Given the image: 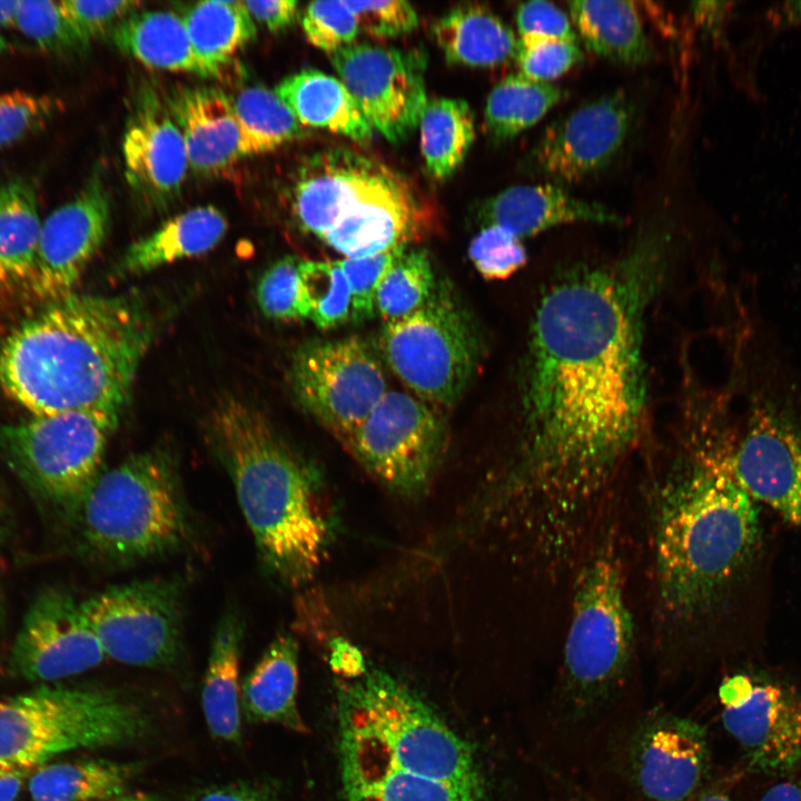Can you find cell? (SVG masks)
Masks as SVG:
<instances>
[{
  "mask_svg": "<svg viewBox=\"0 0 801 801\" xmlns=\"http://www.w3.org/2000/svg\"><path fill=\"white\" fill-rule=\"evenodd\" d=\"M666 243L649 233L613 265L566 273L538 301L523 396V474L552 512L570 513L599 494L640 437L643 324Z\"/></svg>",
  "mask_w": 801,
  "mask_h": 801,
  "instance_id": "obj_1",
  "label": "cell"
},
{
  "mask_svg": "<svg viewBox=\"0 0 801 801\" xmlns=\"http://www.w3.org/2000/svg\"><path fill=\"white\" fill-rule=\"evenodd\" d=\"M154 336L134 295L71 294L19 324L0 345V386L32 415L120 413Z\"/></svg>",
  "mask_w": 801,
  "mask_h": 801,
  "instance_id": "obj_2",
  "label": "cell"
},
{
  "mask_svg": "<svg viewBox=\"0 0 801 801\" xmlns=\"http://www.w3.org/2000/svg\"><path fill=\"white\" fill-rule=\"evenodd\" d=\"M337 712L344 801H488L473 748L397 678L343 682Z\"/></svg>",
  "mask_w": 801,
  "mask_h": 801,
  "instance_id": "obj_3",
  "label": "cell"
},
{
  "mask_svg": "<svg viewBox=\"0 0 801 801\" xmlns=\"http://www.w3.org/2000/svg\"><path fill=\"white\" fill-rule=\"evenodd\" d=\"M209 428L261 562L286 585L308 583L330 534L312 469L244 400H219Z\"/></svg>",
  "mask_w": 801,
  "mask_h": 801,
  "instance_id": "obj_4",
  "label": "cell"
},
{
  "mask_svg": "<svg viewBox=\"0 0 801 801\" xmlns=\"http://www.w3.org/2000/svg\"><path fill=\"white\" fill-rule=\"evenodd\" d=\"M761 538L758 504L724 452L704 455L664 490L655 532L656 577L676 617L712 605L753 561Z\"/></svg>",
  "mask_w": 801,
  "mask_h": 801,
  "instance_id": "obj_5",
  "label": "cell"
},
{
  "mask_svg": "<svg viewBox=\"0 0 801 801\" xmlns=\"http://www.w3.org/2000/svg\"><path fill=\"white\" fill-rule=\"evenodd\" d=\"M71 517L83 547L113 565L179 550L191 526L175 454L156 446L128 456L98 476Z\"/></svg>",
  "mask_w": 801,
  "mask_h": 801,
  "instance_id": "obj_6",
  "label": "cell"
},
{
  "mask_svg": "<svg viewBox=\"0 0 801 801\" xmlns=\"http://www.w3.org/2000/svg\"><path fill=\"white\" fill-rule=\"evenodd\" d=\"M147 730L146 713L113 690L41 683L0 700V767L31 770L67 751L132 742Z\"/></svg>",
  "mask_w": 801,
  "mask_h": 801,
  "instance_id": "obj_7",
  "label": "cell"
},
{
  "mask_svg": "<svg viewBox=\"0 0 801 801\" xmlns=\"http://www.w3.org/2000/svg\"><path fill=\"white\" fill-rule=\"evenodd\" d=\"M633 624L620 563L603 550L581 571L564 647L563 712L572 723L605 709L626 673Z\"/></svg>",
  "mask_w": 801,
  "mask_h": 801,
  "instance_id": "obj_8",
  "label": "cell"
},
{
  "mask_svg": "<svg viewBox=\"0 0 801 801\" xmlns=\"http://www.w3.org/2000/svg\"><path fill=\"white\" fill-rule=\"evenodd\" d=\"M119 413L71 411L0 424V455L40 501L72 515L101 474Z\"/></svg>",
  "mask_w": 801,
  "mask_h": 801,
  "instance_id": "obj_9",
  "label": "cell"
},
{
  "mask_svg": "<svg viewBox=\"0 0 801 801\" xmlns=\"http://www.w3.org/2000/svg\"><path fill=\"white\" fill-rule=\"evenodd\" d=\"M379 348L415 396L441 407H451L461 398L481 357L475 324L446 283L437 285L417 310L386 323Z\"/></svg>",
  "mask_w": 801,
  "mask_h": 801,
  "instance_id": "obj_10",
  "label": "cell"
},
{
  "mask_svg": "<svg viewBox=\"0 0 801 801\" xmlns=\"http://www.w3.org/2000/svg\"><path fill=\"white\" fill-rule=\"evenodd\" d=\"M184 590L178 580L113 585L81 602L105 655L123 664H172L182 644Z\"/></svg>",
  "mask_w": 801,
  "mask_h": 801,
  "instance_id": "obj_11",
  "label": "cell"
},
{
  "mask_svg": "<svg viewBox=\"0 0 801 801\" xmlns=\"http://www.w3.org/2000/svg\"><path fill=\"white\" fill-rule=\"evenodd\" d=\"M445 425L415 395L386 392L343 443L378 482L402 495L429 484L445 448Z\"/></svg>",
  "mask_w": 801,
  "mask_h": 801,
  "instance_id": "obj_12",
  "label": "cell"
},
{
  "mask_svg": "<svg viewBox=\"0 0 801 801\" xmlns=\"http://www.w3.org/2000/svg\"><path fill=\"white\" fill-rule=\"evenodd\" d=\"M289 380L300 406L342 444L387 392L379 360L356 336L303 344L291 357Z\"/></svg>",
  "mask_w": 801,
  "mask_h": 801,
  "instance_id": "obj_13",
  "label": "cell"
},
{
  "mask_svg": "<svg viewBox=\"0 0 801 801\" xmlns=\"http://www.w3.org/2000/svg\"><path fill=\"white\" fill-rule=\"evenodd\" d=\"M722 722L751 769L777 775L801 765V688L755 673H736L719 688Z\"/></svg>",
  "mask_w": 801,
  "mask_h": 801,
  "instance_id": "obj_14",
  "label": "cell"
},
{
  "mask_svg": "<svg viewBox=\"0 0 801 801\" xmlns=\"http://www.w3.org/2000/svg\"><path fill=\"white\" fill-rule=\"evenodd\" d=\"M329 58L373 129L393 144L416 129L428 102L422 53L353 43Z\"/></svg>",
  "mask_w": 801,
  "mask_h": 801,
  "instance_id": "obj_15",
  "label": "cell"
},
{
  "mask_svg": "<svg viewBox=\"0 0 801 801\" xmlns=\"http://www.w3.org/2000/svg\"><path fill=\"white\" fill-rule=\"evenodd\" d=\"M743 490L801 531V419L772 400L749 413L738 444L726 453Z\"/></svg>",
  "mask_w": 801,
  "mask_h": 801,
  "instance_id": "obj_16",
  "label": "cell"
},
{
  "mask_svg": "<svg viewBox=\"0 0 801 801\" xmlns=\"http://www.w3.org/2000/svg\"><path fill=\"white\" fill-rule=\"evenodd\" d=\"M105 656L81 602L61 589L47 587L23 616L9 666L27 681L53 683L93 669Z\"/></svg>",
  "mask_w": 801,
  "mask_h": 801,
  "instance_id": "obj_17",
  "label": "cell"
},
{
  "mask_svg": "<svg viewBox=\"0 0 801 801\" xmlns=\"http://www.w3.org/2000/svg\"><path fill=\"white\" fill-rule=\"evenodd\" d=\"M633 118L632 101L622 91L590 101L544 130L530 154V167L551 184L580 182L614 159Z\"/></svg>",
  "mask_w": 801,
  "mask_h": 801,
  "instance_id": "obj_18",
  "label": "cell"
},
{
  "mask_svg": "<svg viewBox=\"0 0 801 801\" xmlns=\"http://www.w3.org/2000/svg\"><path fill=\"white\" fill-rule=\"evenodd\" d=\"M111 199L99 174L41 224L34 269L28 283L39 299L53 303L73 294L88 264L103 245Z\"/></svg>",
  "mask_w": 801,
  "mask_h": 801,
  "instance_id": "obj_19",
  "label": "cell"
},
{
  "mask_svg": "<svg viewBox=\"0 0 801 801\" xmlns=\"http://www.w3.org/2000/svg\"><path fill=\"white\" fill-rule=\"evenodd\" d=\"M710 759L709 738L700 723L654 713L631 736L627 769L642 801H681L702 790Z\"/></svg>",
  "mask_w": 801,
  "mask_h": 801,
  "instance_id": "obj_20",
  "label": "cell"
},
{
  "mask_svg": "<svg viewBox=\"0 0 801 801\" xmlns=\"http://www.w3.org/2000/svg\"><path fill=\"white\" fill-rule=\"evenodd\" d=\"M129 186L150 209L161 210L180 195L189 168L184 138L164 99L139 90L122 140Z\"/></svg>",
  "mask_w": 801,
  "mask_h": 801,
  "instance_id": "obj_21",
  "label": "cell"
},
{
  "mask_svg": "<svg viewBox=\"0 0 801 801\" xmlns=\"http://www.w3.org/2000/svg\"><path fill=\"white\" fill-rule=\"evenodd\" d=\"M396 172L346 148L323 150L300 168L293 211L301 228L323 238Z\"/></svg>",
  "mask_w": 801,
  "mask_h": 801,
  "instance_id": "obj_22",
  "label": "cell"
},
{
  "mask_svg": "<svg viewBox=\"0 0 801 801\" xmlns=\"http://www.w3.org/2000/svg\"><path fill=\"white\" fill-rule=\"evenodd\" d=\"M422 229V209L409 184L395 174L322 240L345 258L366 257L407 245Z\"/></svg>",
  "mask_w": 801,
  "mask_h": 801,
  "instance_id": "obj_23",
  "label": "cell"
},
{
  "mask_svg": "<svg viewBox=\"0 0 801 801\" xmlns=\"http://www.w3.org/2000/svg\"><path fill=\"white\" fill-rule=\"evenodd\" d=\"M185 141L189 168L214 175L243 158L231 97L212 86H177L164 99Z\"/></svg>",
  "mask_w": 801,
  "mask_h": 801,
  "instance_id": "obj_24",
  "label": "cell"
},
{
  "mask_svg": "<svg viewBox=\"0 0 801 801\" xmlns=\"http://www.w3.org/2000/svg\"><path fill=\"white\" fill-rule=\"evenodd\" d=\"M479 214L485 226L502 227L520 239L568 222H622L609 207L577 198L551 182L507 188L487 199Z\"/></svg>",
  "mask_w": 801,
  "mask_h": 801,
  "instance_id": "obj_25",
  "label": "cell"
},
{
  "mask_svg": "<svg viewBox=\"0 0 801 801\" xmlns=\"http://www.w3.org/2000/svg\"><path fill=\"white\" fill-rule=\"evenodd\" d=\"M228 228L224 214L214 206L182 211L149 235L132 243L116 266L117 276H138L179 259L215 248Z\"/></svg>",
  "mask_w": 801,
  "mask_h": 801,
  "instance_id": "obj_26",
  "label": "cell"
},
{
  "mask_svg": "<svg viewBox=\"0 0 801 801\" xmlns=\"http://www.w3.org/2000/svg\"><path fill=\"white\" fill-rule=\"evenodd\" d=\"M298 676L297 642L290 634H278L241 685V710L246 718L305 732L297 701Z\"/></svg>",
  "mask_w": 801,
  "mask_h": 801,
  "instance_id": "obj_27",
  "label": "cell"
},
{
  "mask_svg": "<svg viewBox=\"0 0 801 801\" xmlns=\"http://www.w3.org/2000/svg\"><path fill=\"white\" fill-rule=\"evenodd\" d=\"M274 91L303 127L326 129L363 144L373 138L374 129L340 79L304 69L285 77Z\"/></svg>",
  "mask_w": 801,
  "mask_h": 801,
  "instance_id": "obj_28",
  "label": "cell"
},
{
  "mask_svg": "<svg viewBox=\"0 0 801 801\" xmlns=\"http://www.w3.org/2000/svg\"><path fill=\"white\" fill-rule=\"evenodd\" d=\"M244 623L233 610L218 622L205 673L201 705L211 735L236 742L241 732L240 654Z\"/></svg>",
  "mask_w": 801,
  "mask_h": 801,
  "instance_id": "obj_29",
  "label": "cell"
},
{
  "mask_svg": "<svg viewBox=\"0 0 801 801\" xmlns=\"http://www.w3.org/2000/svg\"><path fill=\"white\" fill-rule=\"evenodd\" d=\"M111 38L121 52L148 68L210 78L177 13L139 10L123 19Z\"/></svg>",
  "mask_w": 801,
  "mask_h": 801,
  "instance_id": "obj_30",
  "label": "cell"
},
{
  "mask_svg": "<svg viewBox=\"0 0 801 801\" xmlns=\"http://www.w3.org/2000/svg\"><path fill=\"white\" fill-rule=\"evenodd\" d=\"M433 36L447 61L492 67L515 57L517 39L497 16L477 4H462L443 14Z\"/></svg>",
  "mask_w": 801,
  "mask_h": 801,
  "instance_id": "obj_31",
  "label": "cell"
},
{
  "mask_svg": "<svg viewBox=\"0 0 801 801\" xmlns=\"http://www.w3.org/2000/svg\"><path fill=\"white\" fill-rule=\"evenodd\" d=\"M568 9L571 21L590 51L627 66L650 60V42L634 2L571 1Z\"/></svg>",
  "mask_w": 801,
  "mask_h": 801,
  "instance_id": "obj_32",
  "label": "cell"
},
{
  "mask_svg": "<svg viewBox=\"0 0 801 801\" xmlns=\"http://www.w3.org/2000/svg\"><path fill=\"white\" fill-rule=\"evenodd\" d=\"M37 194L26 179L0 186V288L32 277L41 229Z\"/></svg>",
  "mask_w": 801,
  "mask_h": 801,
  "instance_id": "obj_33",
  "label": "cell"
},
{
  "mask_svg": "<svg viewBox=\"0 0 801 801\" xmlns=\"http://www.w3.org/2000/svg\"><path fill=\"white\" fill-rule=\"evenodd\" d=\"M181 18L192 49L210 78L220 77L231 57L257 33L244 1H200L186 9Z\"/></svg>",
  "mask_w": 801,
  "mask_h": 801,
  "instance_id": "obj_34",
  "label": "cell"
},
{
  "mask_svg": "<svg viewBox=\"0 0 801 801\" xmlns=\"http://www.w3.org/2000/svg\"><path fill=\"white\" fill-rule=\"evenodd\" d=\"M136 774L134 764L108 760H77L44 764L32 773V801H105L126 793Z\"/></svg>",
  "mask_w": 801,
  "mask_h": 801,
  "instance_id": "obj_35",
  "label": "cell"
},
{
  "mask_svg": "<svg viewBox=\"0 0 801 801\" xmlns=\"http://www.w3.org/2000/svg\"><path fill=\"white\" fill-rule=\"evenodd\" d=\"M419 130L428 172L445 179L459 168L475 139V117L463 99H433L425 106Z\"/></svg>",
  "mask_w": 801,
  "mask_h": 801,
  "instance_id": "obj_36",
  "label": "cell"
},
{
  "mask_svg": "<svg viewBox=\"0 0 801 801\" xmlns=\"http://www.w3.org/2000/svg\"><path fill=\"white\" fill-rule=\"evenodd\" d=\"M562 90L522 73L503 79L491 91L484 112L487 134L497 141L512 139L540 121L560 100Z\"/></svg>",
  "mask_w": 801,
  "mask_h": 801,
  "instance_id": "obj_37",
  "label": "cell"
},
{
  "mask_svg": "<svg viewBox=\"0 0 801 801\" xmlns=\"http://www.w3.org/2000/svg\"><path fill=\"white\" fill-rule=\"evenodd\" d=\"M241 157L273 151L306 132L274 90L250 86L231 97Z\"/></svg>",
  "mask_w": 801,
  "mask_h": 801,
  "instance_id": "obj_38",
  "label": "cell"
},
{
  "mask_svg": "<svg viewBox=\"0 0 801 801\" xmlns=\"http://www.w3.org/2000/svg\"><path fill=\"white\" fill-rule=\"evenodd\" d=\"M435 275L424 249H406L390 265L376 291V313L390 323L422 307L433 295Z\"/></svg>",
  "mask_w": 801,
  "mask_h": 801,
  "instance_id": "obj_39",
  "label": "cell"
},
{
  "mask_svg": "<svg viewBox=\"0 0 801 801\" xmlns=\"http://www.w3.org/2000/svg\"><path fill=\"white\" fill-rule=\"evenodd\" d=\"M298 299L301 318L310 319L320 329H332L350 319V290L338 260H303Z\"/></svg>",
  "mask_w": 801,
  "mask_h": 801,
  "instance_id": "obj_40",
  "label": "cell"
},
{
  "mask_svg": "<svg viewBox=\"0 0 801 801\" xmlns=\"http://www.w3.org/2000/svg\"><path fill=\"white\" fill-rule=\"evenodd\" d=\"M14 24L27 38L49 53H80L89 47L71 27L59 1H18Z\"/></svg>",
  "mask_w": 801,
  "mask_h": 801,
  "instance_id": "obj_41",
  "label": "cell"
},
{
  "mask_svg": "<svg viewBox=\"0 0 801 801\" xmlns=\"http://www.w3.org/2000/svg\"><path fill=\"white\" fill-rule=\"evenodd\" d=\"M468 257L482 277L490 280L505 279L527 260L521 239L506 229L485 226L471 241Z\"/></svg>",
  "mask_w": 801,
  "mask_h": 801,
  "instance_id": "obj_42",
  "label": "cell"
},
{
  "mask_svg": "<svg viewBox=\"0 0 801 801\" xmlns=\"http://www.w3.org/2000/svg\"><path fill=\"white\" fill-rule=\"evenodd\" d=\"M301 27L307 40L329 55L354 43L359 33L356 14L346 1H315L304 10Z\"/></svg>",
  "mask_w": 801,
  "mask_h": 801,
  "instance_id": "obj_43",
  "label": "cell"
},
{
  "mask_svg": "<svg viewBox=\"0 0 801 801\" xmlns=\"http://www.w3.org/2000/svg\"><path fill=\"white\" fill-rule=\"evenodd\" d=\"M520 73L541 82H550L583 58L577 42L541 38L520 37L515 57Z\"/></svg>",
  "mask_w": 801,
  "mask_h": 801,
  "instance_id": "obj_44",
  "label": "cell"
},
{
  "mask_svg": "<svg viewBox=\"0 0 801 801\" xmlns=\"http://www.w3.org/2000/svg\"><path fill=\"white\" fill-rule=\"evenodd\" d=\"M406 249L407 247H399L372 256L338 260L348 281L352 298L350 319L354 323H363L374 316L379 281Z\"/></svg>",
  "mask_w": 801,
  "mask_h": 801,
  "instance_id": "obj_45",
  "label": "cell"
},
{
  "mask_svg": "<svg viewBox=\"0 0 801 801\" xmlns=\"http://www.w3.org/2000/svg\"><path fill=\"white\" fill-rule=\"evenodd\" d=\"M303 259L286 256L274 263L257 286L261 313L277 320L301 318L298 299V274Z\"/></svg>",
  "mask_w": 801,
  "mask_h": 801,
  "instance_id": "obj_46",
  "label": "cell"
},
{
  "mask_svg": "<svg viewBox=\"0 0 801 801\" xmlns=\"http://www.w3.org/2000/svg\"><path fill=\"white\" fill-rule=\"evenodd\" d=\"M55 99L13 90L0 92V149L20 140L53 115Z\"/></svg>",
  "mask_w": 801,
  "mask_h": 801,
  "instance_id": "obj_47",
  "label": "cell"
},
{
  "mask_svg": "<svg viewBox=\"0 0 801 801\" xmlns=\"http://www.w3.org/2000/svg\"><path fill=\"white\" fill-rule=\"evenodd\" d=\"M60 7L79 38L91 40L110 32L127 17L139 11L138 1H59Z\"/></svg>",
  "mask_w": 801,
  "mask_h": 801,
  "instance_id": "obj_48",
  "label": "cell"
},
{
  "mask_svg": "<svg viewBox=\"0 0 801 801\" xmlns=\"http://www.w3.org/2000/svg\"><path fill=\"white\" fill-rule=\"evenodd\" d=\"M346 2L356 14L359 29L374 38L404 36L418 24L415 9L404 0Z\"/></svg>",
  "mask_w": 801,
  "mask_h": 801,
  "instance_id": "obj_49",
  "label": "cell"
},
{
  "mask_svg": "<svg viewBox=\"0 0 801 801\" xmlns=\"http://www.w3.org/2000/svg\"><path fill=\"white\" fill-rule=\"evenodd\" d=\"M520 37H541L577 42L567 14L555 4L534 0L522 3L516 12Z\"/></svg>",
  "mask_w": 801,
  "mask_h": 801,
  "instance_id": "obj_50",
  "label": "cell"
},
{
  "mask_svg": "<svg viewBox=\"0 0 801 801\" xmlns=\"http://www.w3.org/2000/svg\"><path fill=\"white\" fill-rule=\"evenodd\" d=\"M254 19L271 32L289 28L298 16V2L295 0L244 1Z\"/></svg>",
  "mask_w": 801,
  "mask_h": 801,
  "instance_id": "obj_51",
  "label": "cell"
},
{
  "mask_svg": "<svg viewBox=\"0 0 801 801\" xmlns=\"http://www.w3.org/2000/svg\"><path fill=\"white\" fill-rule=\"evenodd\" d=\"M195 801H278L266 787L238 782L215 785L202 791Z\"/></svg>",
  "mask_w": 801,
  "mask_h": 801,
  "instance_id": "obj_52",
  "label": "cell"
},
{
  "mask_svg": "<svg viewBox=\"0 0 801 801\" xmlns=\"http://www.w3.org/2000/svg\"><path fill=\"white\" fill-rule=\"evenodd\" d=\"M329 664L337 674L348 680L359 678L367 671L362 653L344 641H336L332 645Z\"/></svg>",
  "mask_w": 801,
  "mask_h": 801,
  "instance_id": "obj_53",
  "label": "cell"
},
{
  "mask_svg": "<svg viewBox=\"0 0 801 801\" xmlns=\"http://www.w3.org/2000/svg\"><path fill=\"white\" fill-rule=\"evenodd\" d=\"M729 2H698L694 4L695 17L709 29H719L730 8Z\"/></svg>",
  "mask_w": 801,
  "mask_h": 801,
  "instance_id": "obj_54",
  "label": "cell"
},
{
  "mask_svg": "<svg viewBox=\"0 0 801 801\" xmlns=\"http://www.w3.org/2000/svg\"><path fill=\"white\" fill-rule=\"evenodd\" d=\"M29 771L0 767V801H17Z\"/></svg>",
  "mask_w": 801,
  "mask_h": 801,
  "instance_id": "obj_55",
  "label": "cell"
},
{
  "mask_svg": "<svg viewBox=\"0 0 801 801\" xmlns=\"http://www.w3.org/2000/svg\"><path fill=\"white\" fill-rule=\"evenodd\" d=\"M759 801H801V780H784L770 787Z\"/></svg>",
  "mask_w": 801,
  "mask_h": 801,
  "instance_id": "obj_56",
  "label": "cell"
},
{
  "mask_svg": "<svg viewBox=\"0 0 801 801\" xmlns=\"http://www.w3.org/2000/svg\"><path fill=\"white\" fill-rule=\"evenodd\" d=\"M777 24L801 23V1H788L772 10L771 18Z\"/></svg>",
  "mask_w": 801,
  "mask_h": 801,
  "instance_id": "obj_57",
  "label": "cell"
},
{
  "mask_svg": "<svg viewBox=\"0 0 801 801\" xmlns=\"http://www.w3.org/2000/svg\"><path fill=\"white\" fill-rule=\"evenodd\" d=\"M18 1H0V26L14 23Z\"/></svg>",
  "mask_w": 801,
  "mask_h": 801,
  "instance_id": "obj_58",
  "label": "cell"
},
{
  "mask_svg": "<svg viewBox=\"0 0 801 801\" xmlns=\"http://www.w3.org/2000/svg\"><path fill=\"white\" fill-rule=\"evenodd\" d=\"M105 801H164L160 797L151 793H145V792H135V793H123L121 795H118L116 798L105 800Z\"/></svg>",
  "mask_w": 801,
  "mask_h": 801,
  "instance_id": "obj_59",
  "label": "cell"
},
{
  "mask_svg": "<svg viewBox=\"0 0 801 801\" xmlns=\"http://www.w3.org/2000/svg\"><path fill=\"white\" fill-rule=\"evenodd\" d=\"M681 801H732L728 795L721 792L703 791L701 790L696 794L681 800Z\"/></svg>",
  "mask_w": 801,
  "mask_h": 801,
  "instance_id": "obj_60",
  "label": "cell"
},
{
  "mask_svg": "<svg viewBox=\"0 0 801 801\" xmlns=\"http://www.w3.org/2000/svg\"><path fill=\"white\" fill-rule=\"evenodd\" d=\"M7 49V41L0 33V53Z\"/></svg>",
  "mask_w": 801,
  "mask_h": 801,
  "instance_id": "obj_61",
  "label": "cell"
},
{
  "mask_svg": "<svg viewBox=\"0 0 801 801\" xmlns=\"http://www.w3.org/2000/svg\"><path fill=\"white\" fill-rule=\"evenodd\" d=\"M3 520H4V516H3V505H2V502H1V500H0V530H1V524H2Z\"/></svg>",
  "mask_w": 801,
  "mask_h": 801,
  "instance_id": "obj_62",
  "label": "cell"
}]
</instances>
